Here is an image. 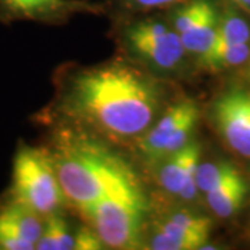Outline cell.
I'll return each mask as SVG.
<instances>
[{"instance_id": "cell-3", "label": "cell", "mask_w": 250, "mask_h": 250, "mask_svg": "<svg viewBox=\"0 0 250 250\" xmlns=\"http://www.w3.org/2000/svg\"><path fill=\"white\" fill-rule=\"evenodd\" d=\"M83 214L104 246L111 249L138 248L146 215V197L139 179L102 197Z\"/></svg>"}, {"instance_id": "cell-1", "label": "cell", "mask_w": 250, "mask_h": 250, "mask_svg": "<svg viewBox=\"0 0 250 250\" xmlns=\"http://www.w3.org/2000/svg\"><path fill=\"white\" fill-rule=\"evenodd\" d=\"M68 104L107 135L131 138L150 126L160 93L142 71L114 62L78 74L70 86Z\"/></svg>"}, {"instance_id": "cell-15", "label": "cell", "mask_w": 250, "mask_h": 250, "mask_svg": "<svg viewBox=\"0 0 250 250\" xmlns=\"http://www.w3.org/2000/svg\"><path fill=\"white\" fill-rule=\"evenodd\" d=\"M38 250H71L74 249V233L68 224L59 213L45 218L43 232L36 243Z\"/></svg>"}, {"instance_id": "cell-21", "label": "cell", "mask_w": 250, "mask_h": 250, "mask_svg": "<svg viewBox=\"0 0 250 250\" xmlns=\"http://www.w3.org/2000/svg\"><path fill=\"white\" fill-rule=\"evenodd\" d=\"M233 3H236L239 7H242V9L248 10V11H250V0H232Z\"/></svg>"}, {"instance_id": "cell-10", "label": "cell", "mask_w": 250, "mask_h": 250, "mask_svg": "<svg viewBox=\"0 0 250 250\" xmlns=\"http://www.w3.org/2000/svg\"><path fill=\"white\" fill-rule=\"evenodd\" d=\"M80 10H90V6L75 0H0V16L6 21L53 22Z\"/></svg>"}, {"instance_id": "cell-12", "label": "cell", "mask_w": 250, "mask_h": 250, "mask_svg": "<svg viewBox=\"0 0 250 250\" xmlns=\"http://www.w3.org/2000/svg\"><path fill=\"white\" fill-rule=\"evenodd\" d=\"M210 235L192 231L187 227L166 218L157 225L149 242V249L153 250H197L203 249Z\"/></svg>"}, {"instance_id": "cell-11", "label": "cell", "mask_w": 250, "mask_h": 250, "mask_svg": "<svg viewBox=\"0 0 250 250\" xmlns=\"http://www.w3.org/2000/svg\"><path fill=\"white\" fill-rule=\"evenodd\" d=\"M218 14L211 0H200V6L195 17L179 34L185 52L203 54L214 41L218 25Z\"/></svg>"}, {"instance_id": "cell-4", "label": "cell", "mask_w": 250, "mask_h": 250, "mask_svg": "<svg viewBox=\"0 0 250 250\" xmlns=\"http://www.w3.org/2000/svg\"><path fill=\"white\" fill-rule=\"evenodd\" d=\"M10 197L45 218L59 211L65 197L47 147L25 143L18 146L13 160Z\"/></svg>"}, {"instance_id": "cell-6", "label": "cell", "mask_w": 250, "mask_h": 250, "mask_svg": "<svg viewBox=\"0 0 250 250\" xmlns=\"http://www.w3.org/2000/svg\"><path fill=\"white\" fill-rule=\"evenodd\" d=\"M125 38L135 54L161 70L175 68L185 53L178 32L154 20L129 27Z\"/></svg>"}, {"instance_id": "cell-9", "label": "cell", "mask_w": 250, "mask_h": 250, "mask_svg": "<svg viewBox=\"0 0 250 250\" xmlns=\"http://www.w3.org/2000/svg\"><path fill=\"white\" fill-rule=\"evenodd\" d=\"M163 161L159 171L161 188L171 195H178L187 200L193 199L197 192L196 175L200 166V145L190 139L182 149Z\"/></svg>"}, {"instance_id": "cell-14", "label": "cell", "mask_w": 250, "mask_h": 250, "mask_svg": "<svg viewBox=\"0 0 250 250\" xmlns=\"http://www.w3.org/2000/svg\"><path fill=\"white\" fill-rule=\"evenodd\" d=\"M250 57V45L214 46L208 47L205 53L200 54L199 62L210 71H220L229 67L239 65Z\"/></svg>"}, {"instance_id": "cell-19", "label": "cell", "mask_w": 250, "mask_h": 250, "mask_svg": "<svg viewBox=\"0 0 250 250\" xmlns=\"http://www.w3.org/2000/svg\"><path fill=\"white\" fill-rule=\"evenodd\" d=\"M103 248L104 245L93 228L82 227L74 235V249L75 250H99Z\"/></svg>"}, {"instance_id": "cell-5", "label": "cell", "mask_w": 250, "mask_h": 250, "mask_svg": "<svg viewBox=\"0 0 250 250\" xmlns=\"http://www.w3.org/2000/svg\"><path fill=\"white\" fill-rule=\"evenodd\" d=\"M197 120L199 107L195 102L185 99L172 104L141 141L143 157L149 163H159L182 149L190 141Z\"/></svg>"}, {"instance_id": "cell-20", "label": "cell", "mask_w": 250, "mask_h": 250, "mask_svg": "<svg viewBox=\"0 0 250 250\" xmlns=\"http://www.w3.org/2000/svg\"><path fill=\"white\" fill-rule=\"evenodd\" d=\"M126 1L131 3L135 7H139V9H154V7L168 6V4L178 1V0H126Z\"/></svg>"}, {"instance_id": "cell-16", "label": "cell", "mask_w": 250, "mask_h": 250, "mask_svg": "<svg viewBox=\"0 0 250 250\" xmlns=\"http://www.w3.org/2000/svg\"><path fill=\"white\" fill-rule=\"evenodd\" d=\"M250 42L249 24L233 13H227L218 18V25L215 31L214 41L210 47L214 46L243 45Z\"/></svg>"}, {"instance_id": "cell-8", "label": "cell", "mask_w": 250, "mask_h": 250, "mask_svg": "<svg viewBox=\"0 0 250 250\" xmlns=\"http://www.w3.org/2000/svg\"><path fill=\"white\" fill-rule=\"evenodd\" d=\"M43 227V215L10 197L0 207V250L36 249Z\"/></svg>"}, {"instance_id": "cell-18", "label": "cell", "mask_w": 250, "mask_h": 250, "mask_svg": "<svg viewBox=\"0 0 250 250\" xmlns=\"http://www.w3.org/2000/svg\"><path fill=\"white\" fill-rule=\"evenodd\" d=\"M168 218L178 223L182 227H187L192 231H196V232L210 235V231H211V221L205 215L193 214L190 211H177V213L171 214Z\"/></svg>"}, {"instance_id": "cell-17", "label": "cell", "mask_w": 250, "mask_h": 250, "mask_svg": "<svg viewBox=\"0 0 250 250\" xmlns=\"http://www.w3.org/2000/svg\"><path fill=\"white\" fill-rule=\"evenodd\" d=\"M236 168L228 161H217V163H205L197 168L196 184L197 189L207 193L210 189L217 187L224 179H227Z\"/></svg>"}, {"instance_id": "cell-7", "label": "cell", "mask_w": 250, "mask_h": 250, "mask_svg": "<svg viewBox=\"0 0 250 250\" xmlns=\"http://www.w3.org/2000/svg\"><path fill=\"white\" fill-rule=\"evenodd\" d=\"M213 111L227 145L243 157H250V93L231 90L217 99Z\"/></svg>"}, {"instance_id": "cell-2", "label": "cell", "mask_w": 250, "mask_h": 250, "mask_svg": "<svg viewBox=\"0 0 250 250\" xmlns=\"http://www.w3.org/2000/svg\"><path fill=\"white\" fill-rule=\"evenodd\" d=\"M49 150L64 197L82 213L118 188L138 181L121 157L96 143L64 138Z\"/></svg>"}, {"instance_id": "cell-13", "label": "cell", "mask_w": 250, "mask_h": 250, "mask_svg": "<svg viewBox=\"0 0 250 250\" xmlns=\"http://www.w3.org/2000/svg\"><path fill=\"white\" fill-rule=\"evenodd\" d=\"M246 193L248 187L241 172L236 170L217 187L210 189L206 193V200L215 215L221 218H228L239 211L245 202Z\"/></svg>"}]
</instances>
